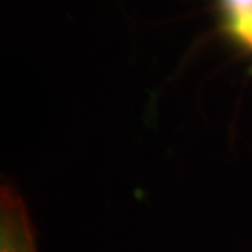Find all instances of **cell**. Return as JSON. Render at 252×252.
<instances>
[{
  "instance_id": "3957f363",
  "label": "cell",
  "mask_w": 252,
  "mask_h": 252,
  "mask_svg": "<svg viewBox=\"0 0 252 252\" xmlns=\"http://www.w3.org/2000/svg\"><path fill=\"white\" fill-rule=\"evenodd\" d=\"M220 6L228 15L226 21L252 15V0H220Z\"/></svg>"
},
{
  "instance_id": "6da1fadb",
  "label": "cell",
  "mask_w": 252,
  "mask_h": 252,
  "mask_svg": "<svg viewBox=\"0 0 252 252\" xmlns=\"http://www.w3.org/2000/svg\"><path fill=\"white\" fill-rule=\"evenodd\" d=\"M0 252H37L27 206L8 185L0 194Z\"/></svg>"
},
{
  "instance_id": "7a4b0ae2",
  "label": "cell",
  "mask_w": 252,
  "mask_h": 252,
  "mask_svg": "<svg viewBox=\"0 0 252 252\" xmlns=\"http://www.w3.org/2000/svg\"><path fill=\"white\" fill-rule=\"evenodd\" d=\"M226 25H228V30H230L232 36L241 39L245 45H249L252 49V15L230 19V21H226Z\"/></svg>"
}]
</instances>
